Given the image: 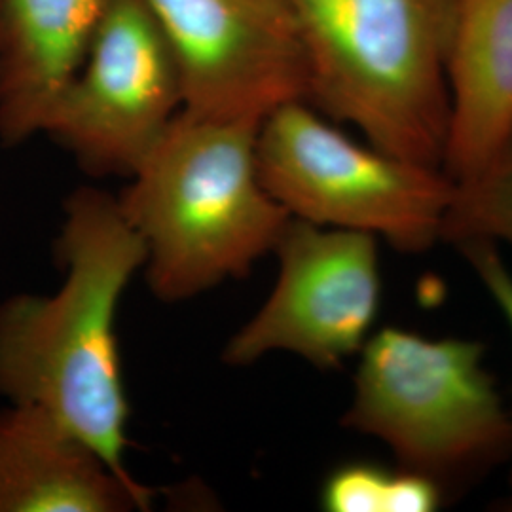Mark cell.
I'll return each instance as SVG.
<instances>
[{"label": "cell", "instance_id": "obj_8", "mask_svg": "<svg viewBox=\"0 0 512 512\" xmlns=\"http://www.w3.org/2000/svg\"><path fill=\"white\" fill-rule=\"evenodd\" d=\"M183 80L184 109L262 122L306 97L285 0H145Z\"/></svg>", "mask_w": 512, "mask_h": 512}, {"label": "cell", "instance_id": "obj_6", "mask_svg": "<svg viewBox=\"0 0 512 512\" xmlns=\"http://www.w3.org/2000/svg\"><path fill=\"white\" fill-rule=\"evenodd\" d=\"M184 109L183 80L145 0H112L42 133L92 177H126Z\"/></svg>", "mask_w": 512, "mask_h": 512}, {"label": "cell", "instance_id": "obj_11", "mask_svg": "<svg viewBox=\"0 0 512 512\" xmlns=\"http://www.w3.org/2000/svg\"><path fill=\"white\" fill-rule=\"evenodd\" d=\"M446 82L442 169L463 183L512 139V0H454Z\"/></svg>", "mask_w": 512, "mask_h": 512}, {"label": "cell", "instance_id": "obj_9", "mask_svg": "<svg viewBox=\"0 0 512 512\" xmlns=\"http://www.w3.org/2000/svg\"><path fill=\"white\" fill-rule=\"evenodd\" d=\"M152 497L48 412L0 408V512L148 511Z\"/></svg>", "mask_w": 512, "mask_h": 512}, {"label": "cell", "instance_id": "obj_1", "mask_svg": "<svg viewBox=\"0 0 512 512\" xmlns=\"http://www.w3.org/2000/svg\"><path fill=\"white\" fill-rule=\"evenodd\" d=\"M63 211L59 289L0 302V395L48 412L135 478L126 465L131 408L116 323L122 296L145 266V245L105 190L78 188Z\"/></svg>", "mask_w": 512, "mask_h": 512}, {"label": "cell", "instance_id": "obj_14", "mask_svg": "<svg viewBox=\"0 0 512 512\" xmlns=\"http://www.w3.org/2000/svg\"><path fill=\"white\" fill-rule=\"evenodd\" d=\"M467 262L473 266L480 283L494 298L512 332V274L497 253L492 241H467L458 245Z\"/></svg>", "mask_w": 512, "mask_h": 512}, {"label": "cell", "instance_id": "obj_15", "mask_svg": "<svg viewBox=\"0 0 512 512\" xmlns=\"http://www.w3.org/2000/svg\"><path fill=\"white\" fill-rule=\"evenodd\" d=\"M511 509H512V507H511Z\"/></svg>", "mask_w": 512, "mask_h": 512}, {"label": "cell", "instance_id": "obj_12", "mask_svg": "<svg viewBox=\"0 0 512 512\" xmlns=\"http://www.w3.org/2000/svg\"><path fill=\"white\" fill-rule=\"evenodd\" d=\"M444 488L431 476L368 461H351L323 482L321 505L329 512H435Z\"/></svg>", "mask_w": 512, "mask_h": 512}, {"label": "cell", "instance_id": "obj_13", "mask_svg": "<svg viewBox=\"0 0 512 512\" xmlns=\"http://www.w3.org/2000/svg\"><path fill=\"white\" fill-rule=\"evenodd\" d=\"M442 239L456 247L480 239L512 245V139L475 177L456 183Z\"/></svg>", "mask_w": 512, "mask_h": 512}, {"label": "cell", "instance_id": "obj_2", "mask_svg": "<svg viewBox=\"0 0 512 512\" xmlns=\"http://www.w3.org/2000/svg\"><path fill=\"white\" fill-rule=\"evenodd\" d=\"M260 122L183 109L116 196L145 245L162 302H184L241 279L274 251L287 209L262 181Z\"/></svg>", "mask_w": 512, "mask_h": 512}, {"label": "cell", "instance_id": "obj_4", "mask_svg": "<svg viewBox=\"0 0 512 512\" xmlns=\"http://www.w3.org/2000/svg\"><path fill=\"white\" fill-rule=\"evenodd\" d=\"M476 340L372 332L342 425L382 440L397 465L444 488L512 452V416Z\"/></svg>", "mask_w": 512, "mask_h": 512}, {"label": "cell", "instance_id": "obj_10", "mask_svg": "<svg viewBox=\"0 0 512 512\" xmlns=\"http://www.w3.org/2000/svg\"><path fill=\"white\" fill-rule=\"evenodd\" d=\"M112 0H0V143L18 147L84 65Z\"/></svg>", "mask_w": 512, "mask_h": 512}, {"label": "cell", "instance_id": "obj_7", "mask_svg": "<svg viewBox=\"0 0 512 512\" xmlns=\"http://www.w3.org/2000/svg\"><path fill=\"white\" fill-rule=\"evenodd\" d=\"M272 253V294L228 340L222 361L249 366L283 351L334 370L359 355L382 300L378 238L291 217Z\"/></svg>", "mask_w": 512, "mask_h": 512}, {"label": "cell", "instance_id": "obj_3", "mask_svg": "<svg viewBox=\"0 0 512 512\" xmlns=\"http://www.w3.org/2000/svg\"><path fill=\"white\" fill-rule=\"evenodd\" d=\"M285 4L304 57V101L372 147L442 169L454 0Z\"/></svg>", "mask_w": 512, "mask_h": 512}, {"label": "cell", "instance_id": "obj_5", "mask_svg": "<svg viewBox=\"0 0 512 512\" xmlns=\"http://www.w3.org/2000/svg\"><path fill=\"white\" fill-rule=\"evenodd\" d=\"M256 154L268 192L294 219L365 232L403 253L442 239L456 196L446 171L351 139L304 99L260 122Z\"/></svg>", "mask_w": 512, "mask_h": 512}]
</instances>
